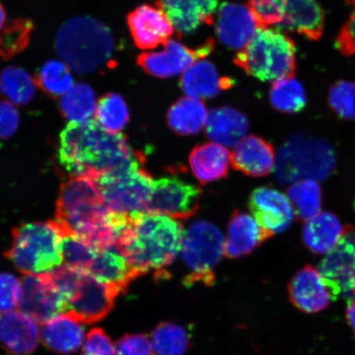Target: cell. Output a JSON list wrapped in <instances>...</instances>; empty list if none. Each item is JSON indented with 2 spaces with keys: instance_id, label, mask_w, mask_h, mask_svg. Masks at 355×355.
Masks as SVG:
<instances>
[{
  "instance_id": "1",
  "label": "cell",
  "mask_w": 355,
  "mask_h": 355,
  "mask_svg": "<svg viewBox=\"0 0 355 355\" xmlns=\"http://www.w3.org/2000/svg\"><path fill=\"white\" fill-rule=\"evenodd\" d=\"M60 162L73 176L95 179L105 173L144 162L124 135L111 132L94 119L70 122L60 135Z\"/></svg>"
},
{
  "instance_id": "2",
  "label": "cell",
  "mask_w": 355,
  "mask_h": 355,
  "mask_svg": "<svg viewBox=\"0 0 355 355\" xmlns=\"http://www.w3.org/2000/svg\"><path fill=\"white\" fill-rule=\"evenodd\" d=\"M128 217L109 209L90 178L73 176L61 186L56 221L64 234L77 235L101 250L118 244Z\"/></svg>"
},
{
  "instance_id": "3",
  "label": "cell",
  "mask_w": 355,
  "mask_h": 355,
  "mask_svg": "<svg viewBox=\"0 0 355 355\" xmlns=\"http://www.w3.org/2000/svg\"><path fill=\"white\" fill-rule=\"evenodd\" d=\"M184 234L176 219L139 213L130 216L118 245L140 277L153 272L157 279L164 278L180 252Z\"/></svg>"
},
{
  "instance_id": "4",
  "label": "cell",
  "mask_w": 355,
  "mask_h": 355,
  "mask_svg": "<svg viewBox=\"0 0 355 355\" xmlns=\"http://www.w3.org/2000/svg\"><path fill=\"white\" fill-rule=\"evenodd\" d=\"M58 54L71 69L89 73L106 64L114 51V37L102 22L78 17L62 26L55 38Z\"/></svg>"
},
{
  "instance_id": "5",
  "label": "cell",
  "mask_w": 355,
  "mask_h": 355,
  "mask_svg": "<svg viewBox=\"0 0 355 355\" xmlns=\"http://www.w3.org/2000/svg\"><path fill=\"white\" fill-rule=\"evenodd\" d=\"M234 63L263 82L294 77L295 44L279 30L259 28L247 46L237 52Z\"/></svg>"
},
{
  "instance_id": "6",
  "label": "cell",
  "mask_w": 355,
  "mask_h": 355,
  "mask_svg": "<svg viewBox=\"0 0 355 355\" xmlns=\"http://www.w3.org/2000/svg\"><path fill=\"white\" fill-rule=\"evenodd\" d=\"M64 237L57 221L21 225L13 230L12 247L6 256L24 275L50 272L63 261Z\"/></svg>"
},
{
  "instance_id": "7",
  "label": "cell",
  "mask_w": 355,
  "mask_h": 355,
  "mask_svg": "<svg viewBox=\"0 0 355 355\" xmlns=\"http://www.w3.org/2000/svg\"><path fill=\"white\" fill-rule=\"evenodd\" d=\"M334 150L326 141L295 136L279 149L276 179L284 184L304 180H322L334 168Z\"/></svg>"
},
{
  "instance_id": "8",
  "label": "cell",
  "mask_w": 355,
  "mask_h": 355,
  "mask_svg": "<svg viewBox=\"0 0 355 355\" xmlns=\"http://www.w3.org/2000/svg\"><path fill=\"white\" fill-rule=\"evenodd\" d=\"M144 165L137 163L93 179L111 211L130 216L148 213L154 180Z\"/></svg>"
},
{
  "instance_id": "9",
  "label": "cell",
  "mask_w": 355,
  "mask_h": 355,
  "mask_svg": "<svg viewBox=\"0 0 355 355\" xmlns=\"http://www.w3.org/2000/svg\"><path fill=\"white\" fill-rule=\"evenodd\" d=\"M225 241L220 230L208 221H195L185 230L180 250L190 270L185 285L202 283L210 286L214 283V269L225 256Z\"/></svg>"
},
{
  "instance_id": "10",
  "label": "cell",
  "mask_w": 355,
  "mask_h": 355,
  "mask_svg": "<svg viewBox=\"0 0 355 355\" xmlns=\"http://www.w3.org/2000/svg\"><path fill=\"white\" fill-rule=\"evenodd\" d=\"M332 300H355V228L347 226L343 237L319 265Z\"/></svg>"
},
{
  "instance_id": "11",
  "label": "cell",
  "mask_w": 355,
  "mask_h": 355,
  "mask_svg": "<svg viewBox=\"0 0 355 355\" xmlns=\"http://www.w3.org/2000/svg\"><path fill=\"white\" fill-rule=\"evenodd\" d=\"M214 49L213 40L190 48L174 39L168 40L161 51L145 52L137 57V64L144 72L159 78L183 74L195 62L205 59Z\"/></svg>"
},
{
  "instance_id": "12",
  "label": "cell",
  "mask_w": 355,
  "mask_h": 355,
  "mask_svg": "<svg viewBox=\"0 0 355 355\" xmlns=\"http://www.w3.org/2000/svg\"><path fill=\"white\" fill-rule=\"evenodd\" d=\"M121 293L116 286L102 282L83 270L66 313L84 324L98 322L107 316Z\"/></svg>"
},
{
  "instance_id": "13",
  "label": "cell",
  "mask_w": 355,
  "mask_h": 355,
  "mask_svg": "<svg viewBox=\"0 0 355 355\" xmlns=\"http://www.w3.org/2000/svg\"><path fill=\"white\" fill-rule=\"evenodd\" d=\"M202 190L179 178L154 180L148 213L188 219L198 211Z\"/></svg>"
},
{
  "instance_id": "14",
  "label": "cell",
  "mask_w": 355,
  "mask_h": 355,
  "mask_svg": "<svg viewBox=\"0 0 355 355\" xmlns=\"http://www.w3.org/2000/svg\"><path fill=\"white\" fill-rule=\"evenodd\" d=\"M19 308L33 320L44 324L68 311V301L48 272L25 275L21 278Z\"/></svg>"
},
{
  "instance_id": "15",
  "label": "cell",
  "mask_w": 355,
  "mask_h": 355,
  "mask_svg": "<svg viewBox=\"0 0 355 355\" xmlns=\"http://www.w3.org/2000/svg\"><path fill=\"white\" fill-rule=\"evenodd\" d=\"M261 28L248 4L222 3L216 15V34L219 42L232 50L241 51Z\"/></svg>"
},
{
  "instance_id": "16",
  "label": "cell",
  "mask_w": 355,
  "mask_h": 355,
  "mask_svg": "<svg viewBox=\"0 0 355 355\" xmlns=\"http://www.w3.org/2000/svg\"><path fill=\"white\" fill-rule=\"evenodd\" d=\"M250 208L257 224L272 236L285 232L294 220L290 200L272 188L255 189L250 196Z\"/></svg>"
},
{
  "instance_id": "17",
  "label": "cell",
  "mask_w": 355,
  "mask_h": 355,
  "mask_svg": "<svg viewBox=\"0 0 355 355\" xmlns=\"http://www.w3.org/2000/svg\"><path fill=\"white\" fill-rule=\"evenodd\" d=\"M127 22L133 42L141 50H153L163 46L175 33L165 12L148 4L132 11Z\"/></svg>"
},
{
  "instance_id": "18",
  "label": "cell",
  "mask_w": 355,
  "mask_h": 355,
  "mask_svg": "<svg viewBox=\"0 0 355 355\" xmlns=\"http://www.w3.org/2000/svg\"><path fill=\"white\" fill-rule=\"evenodd\" d=\"M281 24L277 30L304 35L311 41L322 37L325 13L318 0H279Z\"/></svg>"
},
{
  "instance_id": "19",
  "label": "cell",
  "mask_w": 355,
  "mask_h": 355,
  "mask_svg": "<svg viewBox=\"0 0 355 355\" xmlns=\"http://www.w3.org/2000/svg\"><path fill=\"white\" fill-rule=\"evenodd\" d=\"M219 0H155L157 7L171 21L180 35L196 32L204 25H211Z\"/></svg>"
},
{
  "instance_id": "20",
  "label": "cell",
  "mask_w": 355,
  "mask_h": 355,
  "mask_svg": "<svg viewBox=\"0 0 355 355\" xmlns=\"http://www.w3.org/2000/svg\"><path fill=\"white\" fill-rule=\"evenodd\" d=\"M288 296L295 307L307 314L325 310L331 296L319 270L306 266L299 270L288 284Z\"/></svg>"
},
{
  "instance_id": "21",
  "label": "cell",
  "mask_w": 355,
  "mask_h": 355,
  "mask_svg": "<svg viewBox=\"0 0 355 355\" xmlns=\"http://www.w3.org/2000/svg\"><path fill=\"white\" fill-rule=\"evenodd\" d=\"M37 323L21 311L0 313V344L11 355L32 354L41 338Z\"/></svg>"
},
{
  "instance_id": "22",
  "label": "cell",
  "mask_w": 355,
  "mask_h": 355,
  "mask_svg": "<svg viewBox=\"0 0 355 355\" xmlns=\"http://www.w3.org/2000/svg\"><path fill=\"white\" fill-rule=\"evenodd\" d=\"M276 155L272 144L261 137L248 136L234 146L232 164L234 170L248 176L263 177L272 171Z\"/></svg>"
},
{
  "instance_id": "23",
  "label": "cell",
  "mask_w": 355,
  "mask_h": 355,
  "mask_svg": "<svg viewBox=\"0 0 355 355\" xmlns=\"http://www.w3.org/2000/svg\"><path fill=\"white\" fill-rule=\"evenodd\" d=\"M86 270L99 281L116 286L121 292H125L130 283L140 277L118 244L99 250Z\"/></svg>"
},
{
  "instance_id": "24",
  "label": "cell",
  "mask_w": 355,
  "mask_h": 355,
  "mask_svg": "<svg viewBox=\"0 0 355 355\" xmlns=\"http://www.w3.org/2000/svg\"><path fill=\"white\" fill-rule=\"evenodd\" d=\"M180 85L187 96L202 100L214 98L221 92L229 90L234 81L221 76L211 62L202 59L182 74Z\"/></svg>"
},
{
  "instance_id": "25",
  "label": "cell",
  "mask_w": 355,
  "mask_h": 355,
  "mask_svg": "<svg viewBox=\"0 0 355 355\" xmlns=\"http://www.w3.org/2000/svg\"><path fill=\"white\" fill-rule=\"evenodd\" d=\"M272 237L245 212L235 211L230 220L225 241V256L239 259L250 254L266 239Z\"/></svg>"
},
{
  "instance_id": "26",
  "label": "cell",
  "mask_w": 355,
  "mask_h": 355,
  "mask_svg": "<svg viewBox=\"0 0 355 355\" xmlns=\"http://www.w3.org/2000/svg\"><path fill=\"white\" fill-rule=\"evenodd\" d=\"M43 343L58 354L76 352L85 339L83 323L68 313L57 315L43 324Z\"/></svg>"
},
{
  "instance_id": "27",
  "label": "cell",
  "mask_w": 355,
  "mask_h": 355,
  "mask_svg": "<svg viewBox=\"0 0 355 355\" xmlns=\"http://www.w3.org/2000/svg\"><path fill=\"white\" fill-rule=\"evenodd\" d=\"M189 164L200 183L207 184L227 175L232 164V153L218 144H202L191 153Z\"/></svg>"
},
{
  "instance_id": "28",
  "label": "cell",
  "mask_w": 355,
  "mask_h": 355,
  "mask_svg": "<svg viewBox=\"0 0 355 355\" xmlns=\"http://www.w3.org/2000/svg\"><path fill=\"white\" fill-rule=\"evenodd\" d=\"M248 130V119L241 111L224 106L212 110L206 123L207 136L216 144L224 146H234Z\"/></svg>"
},
{
  "instance_id": "29",
  "label": "cell",
  "mask_w": 355,
  "mask_h": 355,
  "mask_svg": "<svg viewBox=\"0 0 355 355\" xmlns=\"http://www.w3.org/2000/svg\"><path fill=\"white\" fill-rule=\"evenodd\" d=\"M345 232L340 221L332 213L323 211L306 221L303 241L309 250L327 254L338 243Z\"/></svg>"
},
{
  "instance_id": "30",
  "label": "cell",
  "mask_w": 355,
  "mask_h": 355,
  "mask_svg": "<svg viewBox=\"0 0 355 355\" xmlns=\"http://www.w3.org/2000/svg\"><path fill=\"white\" fill-rule=\"evenodd\" d=\"M208 113L201 100L183 97L171 106L167 123L171 130L180 135H193L206 126Z\"/></svg>"
},
{
  "instance_id": "31",
  "label": "cell",
  "mask_w": 355,
  "mask_h": 355,
  "mask_svg": "<svg viewBox=\"0 0 355 355\" xmlns=\"http://www.w3.org/2000/svg\"><path fill=\"white\" fill-rule=\"evenodd\" d=\"M60 110L71 122H85L96 113L95 93L86 83H78L60 99Z\"/></svg>"
},
{
  "instance_id": "32",
  "label": "cell",
  "mask_w": 355,
  "mask_h": 355,
  "mask_svg": "<svg viewBox=\"0 0 355 355\" xmlns=\"http://www.w3.org/2000/svg\"><path fill=\"white\" fill-rule=\"evenodd\" d=\"M35 80L24 69L7 67L0 73V93L12 104L24 105L33 100Z\"/></svg>"
},
{
  "instance_id": "33",
  "label": "cell",
  "mask_w": 355,
  "mask_h": 355,
  "mask_svg": "<svg viewBox=\"0 0 355 355\" xmlns=\"http://www.w3.org/2000/svg\"><path fill=\"white\" fill-rule=\"evenodd\" d=\"M288 198L295 215L302 221H307L320 212L322 189L315 180L295 182L288 189Z\"/></svg>"
},
{
  "instance_id": "34",
  "label": "cell",
  "mask_w": 355,
  "mask_h": 355,
  "mask_svg": "<svg viewBox=\"0 0 355 355\" xmlns=\"http://www.w3.org/2000/svg\"><path fill=\"white\" fill-rule=\"evenodd\" d=\"M270 102L279 112L295 114L304 109L307 97L303 85L291 77L273 82L270 89Z\"/></svg>"
},
{
  "instance_id": "35",
  "label": "cell",
  "mask_w": 355,
  "mask_h": 355,
  "mask_svg": "<svg viewBox=\"0 0 355 355\" xmlns=\"http://www.w3.org/2000/svg\"><path fill=\"white\" fill-rule=\"evenodd\" d=\"M153 355H184L189 348V336L184 328L176 323L162 322L152 336Z\"/></svg>"
},
{
  "instance_id": "36",
  "label": "cell",
  "mask_w": 355,
  "mask_h": 355,
  "mask_svg": "<svg viewBox=\"0 0 355 355\" xmlns=\"http://www.w3.org/2000/svg\"><path fill=\"white\" fill-rule=\"evenodd\" d=\"M33 22L29 19L12 20L0 30V59L10 60L24 51L31 42Z\"/></svg>"
},
{
  "instance_id": "37",
  "label": "cell",
  "mask_w": 355,
  "mask_h": 355,
  "mask_svg": "<svg viewBox=\"0 0 355 355\" xmlns=\"http://www.w3.org/2000/svg\"><path fill=\"white\" fill-rule=\"evenodd\" d=\"M70 68L64 61L51 60L40 69L35 81L44 92L51 96H62L73 86Z\"/></svg>"
},
{
  "instance_id": "38",
  "label": "cell",
  "mask_w": 355,
  "mask_h": 355,
  "mask_svg": "<svg viewBox=\"0 0 355 355\" xmlns=\"http://www.w3.org/2000/svg\"><path fill=\"white\" fill-rule=\"evenodd\" d=\"M96 118L106 130L119 132L130 121L125 101L117 93L110 92L101 97L96 104Z\"/></svg>"
},
{
  "instance_id": "39",
  "label": "cell",
  "mask_w": 355,
  "mask_h": 355,
  "mask_svg": "<svg viewBox=\"0 0 355 355\" xmlns=\"http://www.w3.org/2000/svg\"><path fill=\"white\" fill-rule=\"evenodd\" d=\"M99 248L74 234H64L62 255L67 266L87 270L94 260Z\"/></svg>"
},
{
  "instance_id": "40",
  "label": "cell",
  "mask_w": 355,
  "mask_h": 355,
  "mask_svg": "<svg viewBox=\"0 0 355 355\" xmlns=\"http://www.w3.org/2000/svg\"><path fill=\"white\" fill-rule=\"evenodd\" d=\"M328 101L340 118L355 119V83L341 80L333 84Z\"/></svg>"
},
{
  "instance_id": "41",
  "label": "cell",
  "mask_w": 355,
  "mask_h": 355,
  "mask_svg": "<svg viewBox=\"0 0 355 355\" xmlns=\"http://www.w3.org/2000/svg\"><path fill=\"white\" fill-rule=\"evenodd\" d=\"M21 296L19 279L10 273H0V313L15 311L19 306Z\"/></svg>"
},
{
  "instance_id": "42",
  "label": "cell",
  "mask_w": 355,
  "mask_h": 355,
  "mask_svg": "<svg viewBox=\"0 0 355 355\" xmlns=\"http://www.w3.org/2000/svg\"><path fill=\"white\" fill-rule=\"evenodd\" d=\"M115 355H153L152 343L143 334L125 335L115 345Z\"/></svg>"
},
{
  "instance_id": "43",
  "label": "cell",
  "mask_w": 355,
  "mask_h": 355,
  "mask_svg": "<svg viewBox=\"0 0 355 355\" xmlns=\"http://www.w3.org/2000/svg\"><path fill=\"white\" fill-rule=\"evenodd\" d=\"M82 355H115V346L103 330L94 328L87 336Z\"/></svg>"
},
{
  "instance_id": "44",
  "label": "cell",
  "mask_w": 355,
  "mask_h": 355,
  "mask_svg": "<svg viewBox=\"0 0 355 355\" xmlns=\"http://www.w3.org/2000/svg\"><path fill=\"white\" fill-rule=\"evenodd\" d=\"M20 117L10 102L0 101V139L11 137L19 125Z\"/></svg>"
},
{
  "instance_id": "45",
  "label": "cell",
  "mask_w": 355,
  "mask_h": 355,
  "mask_svg": "<svg viewBox=\"0 0 355 355\" xmlns=\"http://www.w3.org/2000/svg\"><path fill=\"white\" fill-rule=\"evenodd\" d=\"M336 40L337 50L345 56L355 55V6Z\"/></svg>"
},
{
  "instance_id": "46",
  "label": "cell",
  "mask_w": 355,
  "mask_h": 355,
  "mask_svg": "<svg viewBox=\"0 0 355 355\" xmlns=\"http://www.w3.org/2000/svg\"><path fill=\"white\" fill-rule=\"evenodd\" d=\"M346 319L355 336V300L349 301L347 309H346Z\"/></svg>"
},
{
  "instance_id": "47",
  "label": "cell",
  "mask_w": 355,
  "mask_h": 355,
  "mask_svg": "<svg viewBox=\"0 0 355 355\" xmlns=\"http://www.w3.org/2000/svg\"><path fill=\"white\" fill-rule=\"evenodd\" d=\"M6 11L1 2H0V30L3 28L6 21Z\"/></svg>"
}]
</instances>
